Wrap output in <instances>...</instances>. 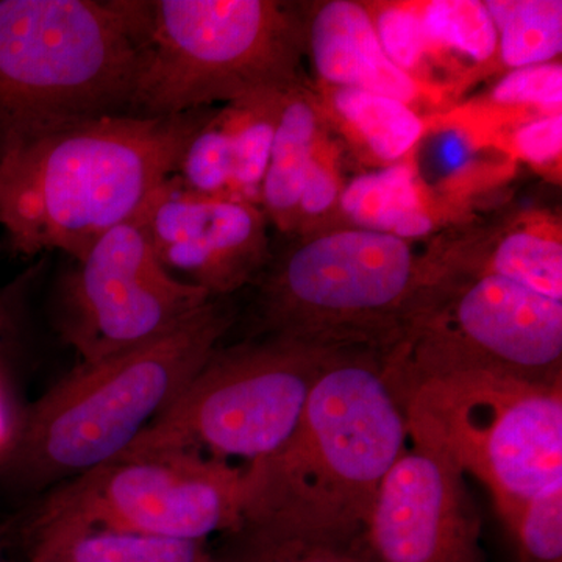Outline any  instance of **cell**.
I'll return each mask as SVG.
<instances>
[{"instance_id":"6da1fadb","label":"cell","mask_w":562,"mask_h":562,"mask_svg":"<svg viewBox=\"0 0 562 562\" xmlns=\"http://www.w3.org/2000/svg\"><path fill=\"white\" fill-rule=\"evenodd\" d=\"M408 441L405 412L380 358L333 355L290 439L244 468V525L360 539L384 476Z\"/></svg>"},{"instance_id":"7a4b0ae2","label":"cell","mask_w":562,"mask_h":562,"mask_svg":"<svg viewBox=\"0 0 562 562\" xmlns=\"http://www.w3.org/2000/svg\"><path fill=\"white\" fill-rule=\"evenodd\" d=\"M211 114H109L7 151L0 158V225L13 250L25 257L60 250L80 260L176 176Z\"/></svg>"},{"instance_id":"3957f363","label":"cell","mask_w":562,"mask_h":562,"mask_svg":"<svg viewBox=\"0 0 562 562\" xmlns=\"http://www.w3.org/2000/svg\"><path fill=\"white\" fill-rule=\"evenodd\" d=\"M231 322L211 301L149 342L80 362L29 414L21 471L35 483L69 482L116 460L201 371Z\"/></svg>"},{"instance_id":"277c9868","label":"cell","mask_w":562,"mask_h":562,"mask_svg":"<svg viewBox=\"0 0 562 562\" xmlns=\"http://www.w3.org/2000/svg\"><path fill=\"white\" fill-rule=\"evenodd\" d=\"M136 72L124 0H0V158L66 125L128 114Z\"/></svg>"},{"instance_id":"5b68a950","label":"cell","mask_w":562,"mask_h":562,"mask_svg":"<svg viewBox=\"0 0 562 562\" xmlns=\"http://www.w3.org/2000/svg\"><path fill=\"white\" fill-rule=\"evenodd\" d=\"M138 50L133 116H176L292 87L297 32L265 0H124Z\"/></svg>"},{"instance_id":"8992f818","label":"cell","mask_w":562,"mask_h":562,"mask_svg":"<svg viewBox=\"0 0 562 562\" xmlns=\"http://www.w3.org/2000/svg\"><path fill=\"white\" fill-rule=\"evenodd\" d=\"M402 406L413 446L479 480L506 530L532 498L562 486V383L449 373L414 387Z\"/></svg>"},{"instance_id":"52a82bcc","label":"cell","mask_w":562,"mask_h":562,"mask_svg":"<svg viewBox=\"0 0 562 562\" xmlns=\"http://www.w3.org/2000/svg\"><path fill=\"white\" fill-rule=\"evenodd\" d=\"M430 284V269L397 236L328 233L273 265L262 280V316L276 338L382 360Z\"/></svg>"},{"instance_id":"ba28073f","label":"cell","mask_w":562,"mask_h":562,"mask_svg":"<svg viewBox=\"0 0 562 562\" xmlns=\"http://www.w3.org/2000/svg\"><path fill=\"white\" fill-rule=\"evenodd\" d=\"M382 366L401 403L458 372L562 383V301L494 273L450 277L422 292Z\"/></svg>"},{"instance_id":"9c48e42d","label":"cell","mask_w":562,"mask_h":562,"mask_svg":"<svg viewBox=\"0 0 562 562\" xmlns=\"http://www.w3.org/2000/svg\"><path fill=\"white\" fill-rule=\"evenodd\" d=\"M336 353L276 336L216 349L116 460L194 452L251 464L271 457L297 427L317 376Z\"/></svg>"},{"instance_id":"30bf717a","label":"cell","mask_w":562,"mask_h":562,"mask_svg":"<svg viewBox=\"0 0 562 562\" xmlns=\"http://www.w3.org/2000/svg\"><path fill=\"white\" fill-rule=\"evenodd\" d=\"M36 520L205 542L241 530L244 468L194 452L114 460L61 484Z\"/></svg>"},{"instance_id":"8fae6325","label":"cell","mask_w":562,"mask_h":562,"mask_svg":"<svg viewBox=\"0 0 562 562\" xmlns=\"http://www.w3.org/2000/svg\"><path fill=\"white\" fill-rule=\"evenodd\" d=\"M61 297V335L80 362L149 342L214 299L162 266L139 213L76 260Z\"/></svg>"},{"instance_id":"7c38bea8","label":"cell","mask_w":562,"mask_h":562,"mask_svg":"<svg viewBox=\"0 0 562 562\" xmlns=\"http://www.w3.org/2000/svg\"><path fill=\"white\" fill-rule=\"evenodd\" d=\"M480 538L464 475L417 446L384 476L362 530L371 562H484Z\"/></svg>"},{"instance_id":"4fadbf2b","label":"cell","mask_w":562,"mask_h":562,"mask_svg":"<svg viewBox=\"0 0 562 562\" xmlns=\"http://www.w3.org/2000/svg\"><path fill=\"white\" fill-rule=\"evenodd\" d=\"M139 216L162 266L211 297L239 290L268 260L257 205L198 194L176 176L151 194Z\"/></svg>"},{"instance_id":"5bb4252c","label":"cell","mask_w":562,"mask_h":562,"mask_svg":"<svg viewBox=\"0 0 562 562\" xmlns=\"http://www.w3.org/2000/svg\"><path fill=\"white\" fill-rule=\"evenodd\" d=\"M310 49L322 79L357 88L408 105L417 85L384 54L371 14L360 3L333 0L314 13Z\"/></svg>"},{"instance_id":"9a60e30c","label":"cell","mask_w":562,"mask_h":562,"mask_svg":"<svg viewBox=\"0 0 562 562\" xmlns=\"http://www.w3.org/2000/svg\"><path fill=\"white\" fill-rule=\"evenodd\" d=\"M25 562H217V558L205 542L155 538L69 520H36Z\"/></svg>"},{"instance_id":"2e32d148","label":"cell","mask_w":562,"mask_h":562,"mask_svg":"<svg viewBox=\"0 0 562 562\" xmlns=\"http://www.w3.org/2000/svg\"><path fill=\"white\" fill-rule=\"evenodd\" d=\"M316 131L313 103L294 87L288 88L281 98L271 160L261 187L262 205L284 231L297 222L303 183L314 157Z\"/></svg>"},{"instance_id":"e0dca14e","label":"cell","mask_w":562,"mask_h":562,"mask_svg":"<svg viewBox=\"0 0 562 562\" xmlns=\"http://www.w3.org/2000/svg\"><path fill=\"white\" fill-rule=\"evenodd\" d=\"M341 206L364 231L387 233L403 241L427 235L432 227L413 171L406 166H392L350 181L341 194Z\"/></svg>"},{"instance_id":"ac0fdd59","label":"cell","mask_w":562,"mask_h":562,"mask_svg":"<svg viewBox=\"0 0 562 562\" xmlns=\"http://www.w3.org/2000/svg\"><path fill=\"white\" fill-rule=\"evenodd\" d=\"M286 90L262 91L228 106L233 147L232 198L251 203L261 201L281 98Z\"/></svg>"},{"instance_id":"d6986e66","label":"cell","mask_w":562,"mask_h":562,"mask_svg":"<svg viewBox=\"0 0 562 562\" xmlns=\"http://www.w3.org/2000/svg\"><path fill=\"white\" fill-rule=\"evenodd\" d=\"M484 5L497 29L505 65L527 68L561 54V0H490Z\"/></svg>"},{"instance_id":"ffe728a7","label":"cell","mask_w":562,"mask_h":562,"mask_svg":"<svg viewBox=\"0 0 562 562\" xmlns=\"http://www.w3.org/2000/svg\"><path fill=\"white\" fill-rule=\"evenodd\" d=\"M333 105L373 155L395 161L419 140L424 124L406 103L357 88H338Z\"/></svg>"},{"instance_id":"44dd1931","label":"cell","mask_w":562,"mask_h":562,"mask_svg":"<svg viewBox=\"0 0 562 562\" xmlns=\"http://www.w3.org/2000/svg\"><path fill=\"white\" fill-rule=\"evenodd\" d=\"M217 562H371L362 536L353 541L313 538L244 525L233 532Z\"/></svg>"},{"instance_id":"7402d4cb","label":"cell","mask_w":562,"mask_h":562,"mask_svg":"<svg viewBox=\"0 0 562 562\" xmlns=\"http://www.w3.org/2000/svg\"><path fill=\"white\" fill-rule=\"evenodd\" d=\"M527 290L562 301V246L557 239L531 231L509 233L492 251L487 268Z\"/></svg>"},{"instance_id":"603a6c76","label":"cell","mask_w":562,"mask_h":562,"mask_svg":"<svg viewBox=\"0 0 562 562\" xmlns=\"http://www.w3.org/2000/svg\"><path fill=\"white\" fill-rule=\"evenodd\" d=\"M176 177L198 194L232 198L233 147L227 109L213 111L195 132L184 149Z\"/></svg>"},{"instance_id":"cb8c5ba5","label":"cell","mask_w":562,"mask_h":562,"mask_svg":"<svg viewBox=\"0 0 562 562\" xmlns=\"http://www.w3.org/2000/svg\"><path fill=\"white\" fill-rule=\"evenodd\" d=\"M420 14L431 44H441L479 63L494 57L497 29L484 2L435 0Z\"/></svg>"},{"instance_id":"d4e9b609","label":"cell","mask_w":562,"mask_h":562,"mask_svg":"<svg viewBox=\"0 0 562 562\" xmlns=\"http://www.w3.org/2000/svg\"><path fill=\"white\" fill-rule=\"evenodd\" d=\"M508 532L520 562H562V486L527 503Z\"/></svg>"},{"instance_id":"484cf974","label":"cell","mask_w":562,"mask_h":562,"mask_svg":"<svg viewBox=\"0 0 562 562\" xmlns=\"http://www.w3.org/2000/svg\"><path fill=\"white\" fill-rule=\"evenodd\" d=\"M373 25L384 54L403 72L416 70L431 47L419 9L387 7L380 11Z\"/></svg>"},{"instance_id":"4316f807","label":"cell","mask_w":562,"mask_h":562,"mask_svg":"<svg viewBox=\"0 0 562 562\" xmlns=\"http://www.w3.org/2000/svg\"><path fill=\"white\" fill-rule=\"evenodd\" d=\"M492 99L502 105H538L542 109H560L562 102L561 65L543 63L514 69L503 77Z\"/></svg>"},{"instance_id":"83f0119b","label":"cell","mask_w":562,"mask_h":562,"mask_svg":"<svg viewBox=\"0 0 562 562\" xmlns=\"http://www.w3.org/2000/svg\"><path fill=\"white\" fill-rule=\"evenodd\" d=\"M514 146L520 157L536 165L557 160L562 150L561 114L527 122L516 132Z\"/></svg>"},{"instance_id":"f1b7e54d","label":"cell","mask_w":562,"mask_h":562,"mask_svg":"<svg viewBox=\"0 0 562 562\" xmlns=\"http://www.w3.org/2000/svg\"><path fill=\"white\" fill-rule=\"evenodd\" d=\"M338 199V181L324 162L313 157L303 183L301 201H299L297 221L301 216H317L330 210Z\"/></svg>"},{"instance_id":"f546056e","label":"cell","mask_w":562,"mask_h":562,"mask_svg":"<svg viewBox=\"0 0 562 562\" xmlns=\"http://www.w3.org/2000/svg\"><path fill=\"white\" fill-rule=\"evenodd\" d=\"M10 438L9 414H7L5 402H3L2 392H0V450L3 449Z\"/></svg>"},{"instance_id":"4dcf8cb0","label":"cell","mask_w":562,"mask_h":562,"mask_svg":"<svg viewBox=\"0 0 562 562\" xmlns=\"http://www.w3.org/2000/svg\"><path fill=\"white\" fill-rule=\"evenodd\" d=\"M0 562H18L16 560H13V558H11L9 550H7V547L3 546L2 541H0Z\"/></svg>"}]
</instances>
